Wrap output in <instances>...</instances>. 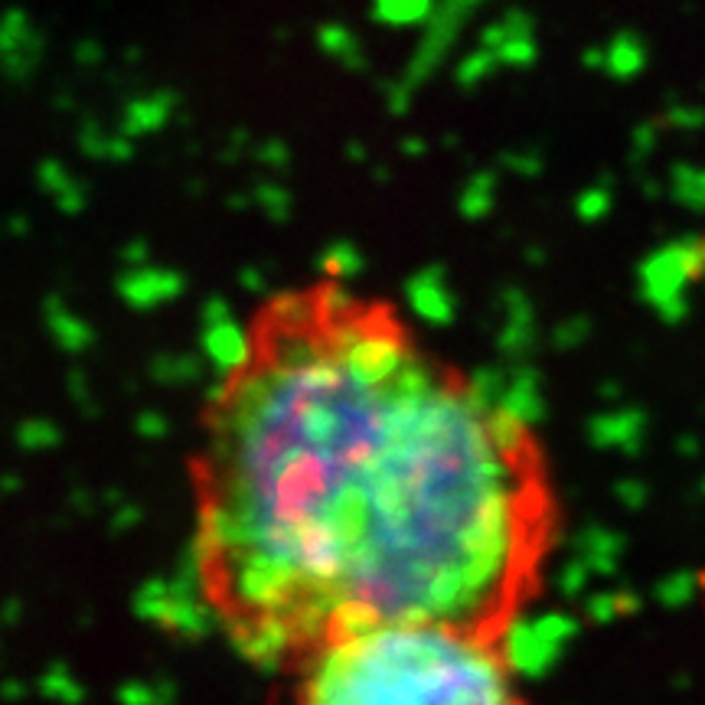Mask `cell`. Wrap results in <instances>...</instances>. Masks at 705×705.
Segmentation results:
<instances>
[{
    "mask_svg": "<svg viewBox=\"0 0 705 705\" xmlns=\"http://www.w3.org/2000/svg\"><path fill=\"white\" fill-rule=\"evenodd\" d=\"M187 477L200 601L281 676L386 624L509 640L562 529L536 428L392 307L340 288L259 311Z\"/></svg>",
    "mask_w": 705,
    "mask_h": 705,
    "instance_id": "cell-1",
    "label": "cell"
},
{
    "mask_svg": "<svg viewBox=\"0 0 705 705\" xmlns=\"http://www.w3.org/2000/svg\"><path fill=\"white\" fill-rule=\"evenodd\" d=\"M285 676L281 705H532L509 640L435 624L340 637Z\"/></svg>",
    "mask_w": 705,
    "mask_h": 705,
    "instance_id": "cell-2",
    "label": "cell"
}]
</instances>
